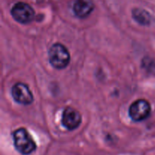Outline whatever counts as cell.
<instances>
[{"mask_svg": "<svg viewBox=\"0 0 155 155\" xmlns=\"http://www.w3.org/2000/svg\"><path fill=\"white\" fill-rule=\"evenodd\" d=\"M14 145L21 154L29 155L36 149V144L25 128L18 129L12 133Z\"/></svg>", "mask_w": 155, "mask_h": 155, "instance_id": "cell-1", "label": "cell"}, {"mask_svg": "<svg viewBox=\"0 0 155 155\" xmlns=\"http://www.w3.org/2000/svg\"><path fill=\"white\" fill-rule=\"evenodd\" d=\"M48 61L56 69H64L71 61V54L68 48L61 43H55L48 50Z\"/></svg>", "mask_w": 155, "mask_h": 155, "instance_id": "cell-2", "label": "cell"}, {"mask_svg": "<svg viewBox=\"0 0 155 155\" xmlns=\"http://www.w3.org/2000/svg\"><path fill=\"white\" fill-rule=\"evenodd\" d=\"M11 14L14 19L23 24H30L35 18V12L33 8L25 2L16 3L12 7Z\"/></svg>", "mask_w": 155, "mask_h": 155, "instance_id": "cell-3", "label": "cell"}, {"mask_svg": "<svg viewBox=\"0 0 155 155\" xmlns=\"http://www.w3.org/2000/svg\"><path fill=\"white\" fill-rule=\"evenodd\" d=\"M151 104L147 100L139 99L135 101L129 109L130 117L136 122L147 119L151 114Z\"/></svg>", "mask_w": 155, "mask_h": 155, "instance_id": "cell-4", "label": "cell"}, {"mask_svg": "<svg viewBox=\"0 0 155 155\" xmlns=\"http://www.w3.org/2000/svg\"><path fill=\"white\" fill-rule=\"evenodd\" d=\"M12 95L15 101L24 105H28L33 101V93L25 83H18L14 85Z\"/></svg>", "mask_w": 155, "mask_h": 155, "instance_id": "cell-5", "label": "cell"}, {"mask_svg": "<svg viewBox=\"0 0 155 155\" xmlns=\"http://www.w3.org/2000/svg\"><path fill=\"white\" fill-rule=\"evenodd\" d=\"M82 122L81 114L73 107H68L62 114V125L68 130H74L78 128Z\"/></svg>", "mask_w": 155, "mask_h": 155, "instance_id": "cell-6", "label": "cell"}, {"mask_svg": "<svg viewBox=\"0 0 155 155\" xmlns=\"http://www.w3.org/2000/svg\"><path fill=\"white\" fill-rule=\"evenodd\" d=\"M95 5L92 0H76L73 6V10L76 16L85 18L89 16L93 11Z\"/></svg>", "mask_w": 155, "mask_h": 155, "instance_id": "cell-7", "label": "cell"}, {"mask_svg": "<svg viewBox=\"0 0 155 155\" xmlns=\"http://www.w3.org/2000/svg\"><path fill=\"white\" fill-rule=\"evenodd\" d=\"M132 14L135 21L142 25H148L151 23V15L144 9L135 8L133 10Z\"/></svg>", "mask_w": 155, "mask_h": 155, "instance_id": "cell-8", "label": "cell"}]
</instances>
